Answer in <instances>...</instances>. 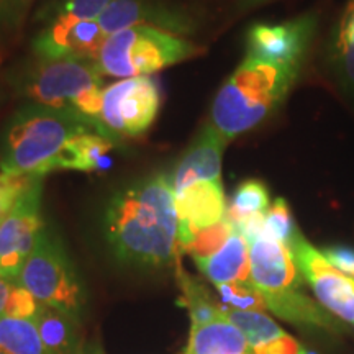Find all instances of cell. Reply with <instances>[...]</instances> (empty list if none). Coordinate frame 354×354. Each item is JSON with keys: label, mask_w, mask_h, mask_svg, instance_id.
Here are the masks:
<instances>
[{"label": "cell", "mask_w": 354, "mask_h": 354, "mask_svg": "<svg viewBox=\"0 0 354 354\" xmlns=\"http://www.w3.org/2000/svg\"><path fill=\"white\" fill-rule=\"evenodd\" d=\"M105 238L125 264L159 268L176 259L179 216L167 176L154 174L118 190L105 210Z\"/></svg>", "instance_id": "cell-1"}, {"label": "cell", "mask_w": 354, "mask_h": 354, "mask_svg": "<svg viewBox=\"0 0 354 354\" xmlns=\"http://www.w3.org/2000/svg\"><path fill=\"white\" fill-rule=\"evenodd\" d=\"M91 130L105 131L81 113L26 102L7 118L0 133V172L50 174L71 140Z\"/></svg>", "instance_id": "cell-2"}, {"label": "cell", "mask_w": 354, "mask_h": 354, "mask_svg": "<svg viewBox=\"0 0 354 354\" xmlns=\"http://www.w3.org/2000/svg\"><path fill=\"white\" fill-rule=\"evenodd\" d=\"M300 68L246 55L216 92L210 123L228 141L253 130L286 100Z\"/></svg>", "instance_id": "cell-3"}, {"label": "cell", "mask_w": 354, "mask_h": 354, "mask_svg": "<svg viewBox=\"0 0 354 354\" xmlns=\"http://www.w3.org/2000/svg\"><path fill=\"white\" fill-rule=\"evenodd\" d=\"M12 86L28 102L71 110L99 122L104 82L97 63L37 57L10 76ZM100 123V122H99Z\"/></svg>", "instance_id": "cell-4"}, {"label": "cell", "mask_w": 354, "mask_h": 354, "mask_svg": "<svg viewBox=\"0 0 354 354\" xmlns=\"http://www.w3.org/2000/svg\"><path fill=\"white\" fill-rule=\"evenodd\" d=\"M250 279L274 315L304 326L326 328L330 315L304 294L300 271L289 246L263 234L250 243Z\"/></svg>", "instance_id": "cell-5"}, {"label": "cell", "mask_w": 354, "mask_h": 354, "mask_svg": "<svg viewBox=\"0 0 354 354\" xmlns=\"http://www.w3.org/2000/svg\"><path fill=\"white\" fill-rule=\"evenodd\" d=\"M198 53L201 46L180 35L156 26L135 25L107 37L97 66L105 76L140 77L183 63Z\"/></svg>", "instance_id": "cell-6"}, {"label": "cell", "mask_w": 354, "mask_h": 354, "mask_svg": "<svg viewBox=\"0 0 354 354\" xmlns=\"http://www.w3.org/2000/svg\"><path fill=\"white\" fill-rule=\"evenodd\" d=\"M43 305L61 310L81 320L86 308V290L66 253L63 243L48 227L39 233L37 246L21 269L19 282Z\"/></svg>", "instance_id": "cell-7"}, {"label": "cell", "mask_w": 354, "mask_h": 354, "mask_svg": "<svg viewBox=\"0 0 354 354\" xmlns=\"http://www.w3.org/2000/svg\"><path fill=\"white\" fill-rule=\"evenodd\" d=\"M161 109V91L149 76L110 84L102 94L99 122L113 138H136L149 130Z\"/></svg>", "instance_id": "cell-8"}, {"label": "cell", "mask_w": 354, "mask_h": 354, "mask_svg": "<svg viewBox=\"0 0 354 354\" xmlns=\"http://www.w3.org/2000/svg\"><path fill=\"white\" fill-rule=\"evenodd\" d=\"M44 177L21 196L7 218L0 223V277L19 282L26 259L46 227L41 216Z\"/></svg>", "instance_id": "cell-9"}, {"label": "cell", "mask_w": 354, "mask_h": 354, "mask_svg": "<svg viewBox=\"0 0 354 354\" xmlns=\"http://www.w3.org/2000/svg\"><path fill=\"white\" fill-rule=\"evenodd\" d=\"M289 250L318 302L336 317L354 325V279L335 269L322 251L305 240L300 230L292 238Z\"/></svg>", "instance_id": "cell-10"}, {"label": "cell", "mask_w": 354, "mask_h": 354, "mask_svg": "<svg viewBox=\"0 0 354 354\" xmlns=\"http://www.w3.org/2000/svg\"><path fill=\"white\" fill-rule=\"evenodd\" d=\"M315 30L313 13L281 24H256L248 30L246 55L274 63L302 66Z\"/></svg>", "instance_id": "cell-11"}, {"label": "cell", "mask_w": 354, "mask_h": 354, "mask_svg": "<svg viewBox=\"0 0 354 354\" xmlns=\"http://www.w3.org/2000/svg\"><path fill=\"white\" fill-rule=\"evenodd\" d=\"M33 39V53L44 59H84L97 63L107 35L97 20L57 19L44 21Z\"/></svg>", "instance_id": "cell-12"}, {"label": "cell", "mask_w": 354, "mask_h": 354, "mask_svg": "<svg viewBox=\"0 0 354 354\" xmlns=\"http://www.w3.org/2000/svg\"><path fill=\"white\" fill-rule=\"evenodd\" d=\"M97 21L107 37L135 25L156 26L176 35H187L194 30L192 17L184 8L158 0H112Z\"/></svg>", "instance_id": "cell-13"}, {"label": "cell", "mask_w": 354, "mask_h": 354, "mask_svg": "<svg viewBox=\"0 0 354 354\" xmlns=\"http://www.w3.org/2000/svg\"><path fill=\"white\" fill-rule=\"evenodd\" d=\"M228 143L210 122L205 123L167 176L174 196L201 180H221V161Z\"/></svg>", "instance_id": "cell-14"}, {"label": "cell", "mask_w": 354, "mask_h": 354, "mask_svg": "<svg viewBox=\"0 0 354 354\" xmlns=\"http://www.w3.org/2000/svg\"><path fill=\"white\" fill-rule=\"evenodd\" d=\"M221 180H201L176 196L179 216V248L183 250L198 230L214 227L227 216Z\"/></svg>", "instance_id": "cell-15"}, {"label": "cell", "mask_w": 354, "mask_h": 354, "mask_svg": "<svg viewBox=\"0 0 354 354\" xmlns=\"http://www.w3.org/2000/svg\"><path fill=\"white\" fill-rule=\"evenodd\" d=\"M194 261L198 271L215 287L250 279V243L238 232H234L216 253Z\"/></svg>", "instance_id": "cell-16"}, {"label": "cell", "mask_w": 354, "mask_h": 354, "mask_svg": "<svg viewBox=\"0 0 354 354\" xmlns=\"http://www.w3.org/2000/svg\"><path fill=\"white\" fill-rule=\"evenodd\" d=\"M117 138L100 130H91L71 140L56 165V171L97 172L107 169Z\"/></svg>", "instance_id": "cell-17"}, {"label": "cell", "mask_w": 354, "mask_h": 354, "mask_svg": "<svg viewBox=\"0 0 354 354\" xmlns=\"http://www.w3.org/2000/svg\"><path fill=\"white\" fill-rule=\"evenodd\" d=\"M251 353L246 336L227 317L192 326L183 354H246Z\"/></svg>", "instance_id": "cell-18"}, {"label": "cell", "mask_w": 354, "mask_h": 354, "mask_svg": "<svg viewBox=\"0 0 354 354\" xmlns=\"http://www.w3.org/2000/svg\"><path fill=\"white\" fill-rule=\"evenodd\" d=\"M41 342L50 354H81L77 318L43 305L37 320Z\"/></svg>", "instance_id": "cell-19"}, {"label": "cell", "mask_w": 354, "mask_h": 354, "mask_svg": "<svg viewBox=\"0 0 354 354\" xmlns=\"http://www.w3.org/2000/svg\"><path fill=\"white\" fill-rule=\"evenodd\" d=\"M330 63L342 86L354 95V0H348L339 17L331 39Z\"/></svg>", "instance_id": "cell-20"}, {"label": "cell", "mask_w": 354, "mask_h": 354, "mask_svg": "<svg viewBox=\"0 0 354 354\" xmlns=\"http://www.w3.org/2000/svg\"><path fill=\"white\" fill-rule=\"evenodd\" d=\"M0 351L6 354H50L39 336L37 322L0 317Z\"/></svg>", "instance_id": "cell-21"}, {"label": "cell", "mask_w": 354, "mask_h": 354, "mask_svg": "<svg viewBox=\"0 0 354 354\" xmlns=\"http://www.w3.org/2000/svg\"><path fill=\"white\" fill-rule=\"evenodd\" d=\"M177 279H179L180 290H183L179 304L189 310L192 326H201L223 318L221 305L210 297V294L201 282L187 276L183 269H179L177 272Z\"/></svg>", "instance_id": "cell-22"}, {"label": "cell", "mask_w": 354, "mask_h": 354, "mask_svg": "<svg viewBox=\"0 0 354 354\" xmlns=\"http://www.w3.org/2000/svg\"><path fill=\"white\" fill-rule=\"evenodd\" d=\"M271 201H269V190L263 180L248 179L238 185L234 190L232 203L227 209V218L230 223L245 218V216L266 214Z\"/></svg>", "instance_id": "cell-23"}, {"label": "cell", "mask_w": 354, "mask_h": 354, "mask_svg": "<svg viewBox=\"0 0 354 354\" xmlns=\"http://www.w3.org/2000/svg\"><path fill=\"white\" fill-rule=\"evenodd\" d=\"M216 290H218L221 302L228 308L241 310V312H264V310H268L263 294L251 282V279L216 286Z\"/></svg>", "instance_id": "cell-24"}, {"label": "cell", "mask_w": 354, "mask_h": 354, "mask_svg": "<svg viewBox=\"0 0 354 354\" xmlns=\"http://www.w3.org/2000/svg\"><path fill=\"white\" fill-rule=\"evenodd\" d=\"M233 233V225L230 223L227 216H225L223 220L218 221L214 227L198 230V232L192 236L189 245L183 248V251L189 253L194 259L209 258V256L216 253V251L228 241V238L232 236Z\"/></svg>", "instance_id": "cell-25"}, {"label": "cell", "mask_w": 354, "mask_h": 354, "mask_svg": "<svg viewBox=\"0 0 354 354\" xmlns=\"http://www.w3.org/2000/svg\"><path fill=\"white\" fill-rule=\"evenodd\" d=\"M299 232L295 225L294 216H292L290 207L284 198H276L271 203L264 216V233L274 240L284 243L286 246L290 245L292 238Z\"/></svg>", "instance_id": "cell-26"}, {"label": "cell", "mask_w": 354, "mask_h": 354, "mask_svg": "<svg viewBox=\"0 0 354 354\" xmlns=\"http://www.w3.org/2000/svg\"><path fill=\"white\" fill-rule=\"evenodd\" d=\"M112 0H61L46 12V20H97Z\"/></svg>", "instance_id": "cell-27"}, {"label": "cell", "mask_w": 354, "mask_h": 354, "mask_svg": "<svg viewBox=\"0 0 354 354\" xmlns=\"http://www.w3.org/2000/svg\"><path fill=\"white\" fill-rule=\"evenodd\" d=\"M44 176L30 174H6L0 172V223L7 218L17 202L32 185Z\"/></svg>", "instance_id": "cell-28"}, {"label": "cell", "mask_w": 354, "mask_h": 354, "mask_svg": "<svg viewBox=\"0 0 354 354\" xmlns=\"http://www.w3.org/2000/svg\"><path fill=\"white\" fill-rule=\"evenodd\" d=\"M32 0H0V44L20 32Z\"/></svg>", "instance_id": "cell-29"}, {"label": "cell", "mask_w": 354, "mask_h": 354, "mask_svg": "<svg viewBox=\"0 0 354 354\" xmlns=\"http://www.w3.org/2000/svg\"><path fill=\"white\" fill-rule=\"evenodd\" d=\"M41 308L43 304L35 299L32 292H28L20 284H15L10 295H8L3 315L13 318H26V320H37Z\"/></svg>", "instance_id": "cell-30"}, {"label": "cell", "mask_w": 354, "mask_h": 354, "mask_svg": "<svg viewBox=\"0 0 354 354\" xmlns=\"http://www.w3.org/2000/svg\"><path fill=\"white\" fill-rule=\"evenodd\" d=\"M253 354H313L305 349L297 339L292 338L286 331L282 335L276 336V338L269 339L254 349H251Z\"/></svg>", "instance_id": "cell-31"}, {"label": "cell", "mask_w": 354, "mask_h": 354, "mask_svg": "<svg viewBox=\"0 0 354 354\" xmlns=\"http://www.w3.org/2000/svg\"><path fill=\"white\" fill-rule=\"evenodd\" d=\"M322 254L325 256L326 261L343 272L344 276L354 279V250L346 246H328L323 248Z\"/></svg>", "instance_id": "cell-32"}, {"label": "cell", "mask_w": 354, "mask_h": 354, "mask_svg": "<svg viewBox=\"0 0 354 354\" xmlns=\"http://www.w3.org/2000/svg\"><path fill=\"white\" fill-rule=\"evenodd\" d=\"M15 284H17V282L7 281V279L0 277V317H3L8 295H10V292H12L13 286H15Z\"/></svg>", "instance_id": "cell-33"}, {"label": "cell", "mask_w": 354, "mask_h": 354, "mask_svg": "<svg viewBox=\"0 0 354 354\" xmlns=\"http://www.w3.org/2000/svg\"><path fill=\"white\" fill-rule=\"evenodd\" d=\"M263 2H268V0H240L241 7H245V8L254 7V6H258V3H263Z\"/></svg>", "instance_id": "cell-34"}, {"label": "cell", "mask_w": 354, "mask_h": 354, "mask_svg": "<svg viewBox=\"0 0 354 354\" xmlns=\"http://www.w3.org/2000/svg\"><path fill=\"white\" fill-rule=\"evenodd\" d=\"M81 354H86V353H81ZM94 354H102V353H94Z\"/></svg>", "instance_id": "cell-35"}, {"label": "cell", "mask_w": 354, "mask_h": 354, "mask_svg": "<svg viewBox=\"0 0 354 354\" xmlns=\"http://www.w3.org/2000/svg\"><path fill=\"white\" fill-rule=\"evenodd\" d=\"M0 354H6V353H2V351H0Z\"/></svg>", "instance_id": "cell-36"}]
</instances>
